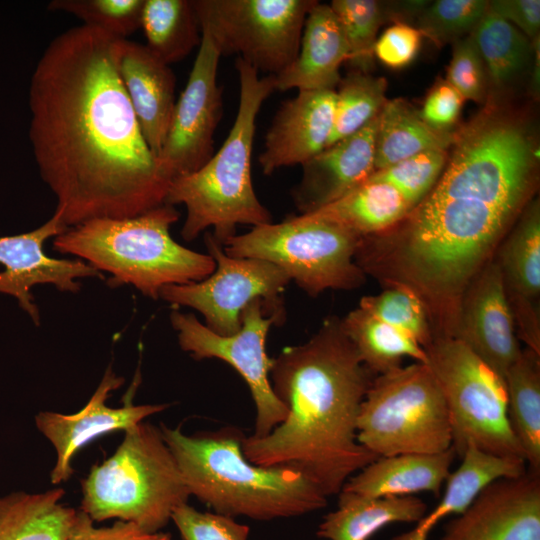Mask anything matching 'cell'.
<instances>
[{"label": "cell", "instance_id": "37", "mask_svg": "<svg viewBox=\"0 0 540 540\" xmlns=\"http://www.w3.org/2000/svg\"><path fill=\"white\" fill-rule=\"evenodd\" d=\"M329 5L344 31L348 62L354 70L369 73L374 65L377 32L385 22L381 1L333 0Z\"/></svg>", "mask_w": 540, "mask_h": 540}, {"label": "cell", "instance_id": "6", "mask_svg": "<svg viewBox=\"0 0 540 540\" xmlns=\"http://www.w3.org/2000/svg\"><path fill=\"white\" fill-rule=\"evenodd\" d=\"M538 152L528 119L488 97L454 130L445 169L424 199L474 201L520 214L536 191Z\"/></svg>", "mask_w": 540, "mask_h": 540}, {"label": "cell", "instance_id": "44", "mask_svg": "<svg viewBox=\"0 0 540 540\" xmlns=\"http://www.w3.org/2000/svg\"><path fill=\"white\" fill-rule=\"evenodd\" d=\"M464 101L462 95L446 79H441L427 94L419 110L420 116L433 129L453 131Z\"/></svg>", "mask_w": 540, "mask_h": 540}, {"label": "cell", "instance_id": "26", "mask_svg": "<svg viewBox=\"0 0 540 540\" xmlns=\"http://www.w3.org/2000/svg\"><path fill=\"white\" fill-rule=\"evenodd\" d=\"M337 509L323 517L317 536L327 540H369L392 523H416L427 512L414 496L367 497L340 491Z\"/></svg>", "mask_w": 540, "mask_h": 540}, {"label": "cell", "instance_id": "21", "mask_svg": "<svg viewBox=\"0 0 540 540\" xmlns=\"http://www.w3.org/2000/svg\"><path fill=\"white\" fill-rule=\"evenodd\" d=\"M377 124L378 116L301 165V179L292 190L300 215L338 200L374 172Z\"/></svg>", "mask_w": 540, "mask_h": 540}, {"label": "cell", "instance_id": "18", "mask_svg": "<svg viewBox=\"0 0 540 540\" xmlns=\"http://www.w3.org/2000/svg\"><path fill=\"white\" fill-rule=\"evenodd\" d=\"M68 227L56 212L37 229L15 236L0 237V293L15 296L19 305L39 324V311L33 303L31 288L37 284H53L61 291L77 292V278L100 277L103 274L81 260L56 259L46 255L44 244L50 237Z\"/></svg>", "mask_w": 540, "mask_h": 540}, {"label": "cell", "instance_id": "12", "mask_svg": "<svg viewBox=\"0 0 540 540\" xmlns=\"http://www.w3.org/2000/svg\"><path fill=\"white\" fill-rule=\"evenodd\" d=\"M201 32L221 56L276 75L296 57L315 0H193Z\"/></svg>", "mask_w": 540, "mask_h": 540}, {"label": "cell", "instance_id": "5", "mask_svg": "<svg viewBox=\"0 0 540 540\" xmlns=\"http://www.w3.org/2000/svg\"><path fill=\"white\" fill-rule=\"evenodd\" d=\"M235 67L239 106L225 142L197 171L172 181L165 198V204H183L186 208L181 230L186 241L212 228L213 238L223 246L236 235L238 224L255 227L272 222L271 213L254 191L251 157L256 118L264 101L275 91V77H260L241 58H237Z\"/></svg>", "mask_w": 540, "mask_h": 540}, {"label": "cell", "instance_id": "23", "mask_svg": "<svg viewBox=\"0 0 540 540\" xmlns=\"http://www.w3.org/2000/svg\"><path fill=\"white\" fill-rule=\"evenodd\" d=\"M349 47L343 28L329 4L309 11L295 59L275 77V91L335 90L340 67L348 62Z\"/></svg>", "mask_w": 540, "mask_h": 540}, {"label": "cell", "instance_id": "46", "mask_svg": "<svg viewBox=\"0 0 540 540\" xmlns=\"http://www.w3.org/2000/svg\"><path fill=\"white\" fill-rule=\"evenodd\" d=\"M488 9L517 28L532 43L539 39V0H493L489 1Z\"/></svg>", "mask_w": 540, "mask_h": 540}, {"label": "cell", "instance_id": "36", "mask_svg": "<svg viewBox=\"0 0 540 540\" xmlns=\"http://www.w3.org/2000/svg\"><path fill=\"white\" fill-rule=\"evenodd\" d=\"M359 307L382 322L410 335L424 349L434 338L425 302L406 285H387V288L377 295L362 297Z\"/></svg>", "mask_w": 540, "mask_h": 540}, {"label": "cell", "instance_id": "25", "mask_svg": "<svg viewBox=\"0 0 540 540\" xmlns=\"http://www.w3.org/2000/svg\"><path fill=\"white\" fill-rule=\"evenodd\" d=\"M459 467L446 479L440 502L416 522V526L391 540H428L435 526L446 517L459 515L490 483L505 477L523 475L527 463L521 458L497 456L474 444L467 445Z\"/></svg>", "mask_w": 540, "mask_h": 540}, {"label": "cell", "instance_id": "4", "mask_svg": "<svg viewBox=\"0 0 540 540\" xmlns=\"http://www.w3.org/2000/svg\"><path fill=\"white\" fill-rule=\"evenodd\" d=\"M190 492L215 513L259 521L304 515L327 505V496L288 466H259L242 451L245 437L235 427L191 436L161 424Z\"/></svg>", "mask_w": 540, "mask_h": 540}, {"label": "cell", "instance_id": "39", "mask_svg": "<svg viewBox=\"0 0 540 540\" xmlns=\"http://www.w3.org/2000/svg\"><path fill=\"white\" fill-rule=\"evenodd\" d=\"M144 0H53L48 9L71 14L83 25L118 39L140 28Z\"/></svg>", "mask_w": 540, "mask_h": 540}, {"label": "cell", "instance_id": "32", "mask_svg": "<svg viewBox=\"0 0 540 540\" xmlns=\"http://www.w3.org/2000/svg\"><path fill=\"white\" fill-rule=\"evenodd\" d=\"M341 323L361 361L374 375L401 367L405 357L427 364L425 349L413 337L359 306L341 319Z\"/></svg>", "mask_w": 540, "mask_h": 540}, {"label": "cell", "instance_id": "47", "mask_svg": "<svg viewBox=\"0 0 540 540\" xmlns=\"http://www.w3.org/2000/svg\"><path fill=\"white\" fill-rule=\"evenodd\" d=\"M540 42L539 39L535 42V51H534V57L531 64V70L529 72L530 74V81H529V94L534 98H539V55H540Z\"/></svg>", "mask_w": 540, "mask_h": 540}, {"label": "cell", "instance_id": "38", "mask_svg": "<svg viewBox=\"0 0 540 540\" xmlns=\"http://www.w3.org/2000/svg\"><path fill=\"white\" fill-rule=\"evenodd\" d=\"M487 0H437L429 2L414 22L423 37L436 46L468 36L488 10Z\"/></svg>", "mask_w": 540, "mask_h": 540}, {"label": "cell", "instance_id": "14", "mask_svg": "<svg viewBox=\"0 0 540 540\" xmlns=\"http://www.w3.org/2000/svg\"><path fill=\"white\" fill-rule=\"evenodd\" d=\"M205 243L216 263L213 273L197 282L166 285L160 298L197 310L205 326L222 336L240 330L244 310L256 300L284 308L282 294L290 279L283 270L265 260L227 255L210 232L205 234Z\"/></svg>", "mask_w": 540, "mask_h": 540}, {"label": "cell", "instance_id": "30", "mask_svg": "<svg viewBox=\"0 0 540 540\" xmlns=\"http://www.w3.org/2000/svg\"><path fill=\"white\" fill-rule=\"evenodd\" d=\"M484 62L488 97L502 98L526 71L531 68L535 41L489 9L470 33Z\"/></svg>", "mask_w": 540, "mask_h": 540}, {"label": "cell", "instance_id": "35", "mask_svg": "<svg viewBox=\"0 0 540 540\" xmlns=\"http://www.w3.org/2000/svg\"><path fill=\"white\" fill-rule=\"evenodd\" d=\"M386 87L384 78L356 70L341 79L335 91L334 125L327 147L355 134L380 114L388 100Z\"/></svg>", "mask_w": 540, "mask_h": 540}, {"label": "cell", "instance_id": "22", "mask_svg": "<svg viewBox=\"0 0 540 540\" xmlns=\"http://www.w3.org/2000/svg\"><path fill=\"white\" fill-rule=\"evenodd\" d=\"M116 56L120 79L156 158L168 134L176 104L175 75L170 65L156 57L145 44L119 39Z\"/></svg>", "mask_w": 540, "mask_h": 540}, {"label": "cell", "instance_id": "8", "mask_svg": "<svg viewBox=\"0 0 540 540\" xmlns=\"http://www.w3.org/2000/svg\"><path fill=\"white\" fill-rule=\"evenodd\" d=\"M82 493L80 510L93 521L116 518L152 533L191 496L161 430L143 421L125 430L114 454L91 468Z\"/></svg>", "mask_w": 540, "mask_h": 540}, {"label": "cell", "instance_id": "16", "mask_svg": "<svg viewBox=\"0 0 540 540\" xmlns=\"http://www.w3.org/2000/svg\"><path fill=\"white\" fill-rule=\"evenodd\" d=\"M439 540H540V472L487 485Z\"/></svg>", "mask_w": 540, "mask_h": 540}, {"label": "cell", "instance_id": "3", "mask_svg": "<svg viewBox=\"0 0 540 540\" xmlns=\"http://www.w3.org/2000/svg\"><path fill=\"white\" fill-rule=\"evenodd\" d=\"M520 214L458 199H424L398 224L362 237L355 262L386 285L413 289L428 306L457 313L473 278Z\"/></svg>", "mask_w": 540, "mask_h": 540}, {"label": "cell", "instance_id": "27", "mask_svg": "<svg viewBox=\"0 0 540 540\" xmlns=\"http://www.w3.org/2000/svg\"><path fill=\"white\" fill-rule=\"evenodd\" d=\"M412 209L392 185L367 178L338 200L306 215L333 222L366 237L395 226Z\"/></svg>", "mask_w": 540, "mask_h": 540}, {"label": "cell", "instance_id": "9", "mask_svg": "<svg viewBox=\"0 0 540 540\" xmlns=\"http://www.w3.org/2000/svg\"><path fill=\"white\" fill-rule=\"evenodd\" d=\"M357 440L376 457L436 454L452 447L450 414L427 364L376 375L361 403Z\"/></svg>", "mask_w": 540, "mask_h": 540}, {"label": "cell", "instance_id": "34", "mask_svg": "<svg viewBox=\"0 0 540 540\" xmlns=\"http://www.w3.org/2000/svg\"><path fill=\"white\" fill-rule=\"evenodd\" d=\"M502 247L498 261L508 298L529 300L540 293V204L531 200Z\"/></svg>", "mask_w": 540, "mask_h": 540}, {"label": "cell", "instance_id": "19", "mask_svg": "<svg viewBox=\"0 0 540 540\" xmlns=\"http://www.w3.org/2000/svg\"><path fill=\"white\" fill-rule=\"evenodd\" d=\"M124 382L109 367L88 403L77 413L61 414L40 412L35 416L38 430L56 450V464L51 482L60 484L73 474L72 458L79 449L99 436L117 430H127L146 417L164 410L167 405H134L130 402L120 408L105 404L110 393Z\"/></svg>", "mask_w": 540, "mask_h": 540}, {"label": "cell", "instance_id": "31", "mask_svg": "<svg viewBox=\"0 0 540 540\" xmlns=\"http://www.w3.org/2000/svg\"><path fill=\"white\" fill-rule=\"evenodd\" d=\"M507 412L528 468L540 472V355L526 348L507 370Z\"/></svg>", "mask_w": 540, "mask_h": 540}, {"label": "cell", "instance_id": "40", "mask_svg": "<svg viewBox=\"0 0 540 540\" xmlns=\"http://www.w3.org/2000/svg\"><path fill=\"white\" fill-rule=\"evenodd\" d=\"M447 159L448 150L430 149L376 170L368 178L389 183L415 208L438 182Z\"/></svg>", "mask_w": 540, "mask_h": 540}, {"label": "cell", "instance_id": "29", "mask_svg": "<svg viewBox=\"0 0 540 540\" xmlns=\"http://www.w3.org/2000/svg\"><path fill=\"white\" fill-rule=\"evenodd\" d=\"M454 130L433 129L421 118L419 110L402 98L387 100L378 115L374 171L426 150H448Z\"/></svg>", "mask_w": 540, "mask_h": 540}, {"label": "cell", "instance_id": "42", "mask_svg": "<svg viewBox=\"0 0 540 540\" xmlns=\"http://www.w3.org/2000/svg\"><path fill=\"white\" fill-rule=\"evenodd\" d=\"M171 520L183 540H248V525L219 513L201 512L184 503L174 509Z\"/></svg>", "mask_w": 540, "mask_h": 540}, {"label": "cell", "instance_id": "41", "mask_svg": "<svg viewBox=\"0 0 540 540\" xmlns=\"http://www.w3.org/2000/svg\"><path fill=\"white\" fill-rule=\"evenodd\" d=\"M446 80L465 100L486 102L489 95L487 72L470 34L453 43Z\"/></svg>", "mask_w": 540, "mask_h": 540}, {"label": "cell", "instance_id": "15", "mask_svg": "<svg viewBox=\"0 0 540 540\" xmlns=\"http://www.w3.org/2000/svg\"><path fill=\"white\" fill-rule=\"evenodd\" d=\"M201 35L188 81L176 100L168 134L156 157L159 173L169 184L197 171L212 157L222 117V91L217 83L221 55L209 36Z\"/></svg>", "mask_w": 540, "mask_h": 540}, {"label": "cell", "instance_id": "28", "mask_svg": "<svg viewBox=\"0 0 540 540\" xmlns=\"http://www.w3.org/2000/svg\"><path fill=\"white\" fill-rule=\"evenodd\" d=\"M65 492H16L0 497V540H68L78 510L61 503Z\"/></svg>", "mask_w": 540, "mask_h": 540}, {"label": "cell", "instance_id": "20", "mask_svg": "<svg viewBox=\"0 0 540 540\" xmlns=\"http://www.w3.org/2000/svg\"><path fill=\"white\" fill-rule=\"evenodd\" d=\"M335 90H307L285 101L266 134L258 161L262 172L302 165L329 142L335 115Z\"/></svg>", "mask_w": 540, "mask_h": 540}, {"label": "cell", "instance_id": "11", "mask_svg": "<svg viewBox=\"0 0 540 540\" xmlns=\"http://www.w3.org/2000/svg\"><path fill=\"white\" fill-rule=\"evenodd\" d=\"M425 352L448 407L456 456L472 443L487 453L525 460L508 419L504 379L457 338L435 335Z\"/></svg>", "mask_w": 540, "mask_h": 540}, {"label": "cell", "instance_id": "33", "mask_svg": "<svg viewBox=\"0 0 540 540\" xmlns=\"http://www.w3.org/2000/svg\"><path fill=\"white\" fill-rule=\"evenodd\" d=\"M140 28L147 48L168 65L186 58L202 38L193 0H144Z\"/></svg>", "mask_w": 540, "mask_h": 540}, {"label": "cell", "instance_id": "43", "mask_svg": "<svg viewBox=\"0 0 540 540\" xmlns=\"http://www.w3.org/2000/svg\"><path fill=\"white\" fill-rule=\"evenodd\" d=\"M422 37L416 27L394 23L377 38L374 57L391 69L404 68L416 58Z\"/></svg>", "mask_w": 540, "mask_h": 540}, {"label": "cell", "instance_id": "17", "mask_svg": "<svg viewBox=\"0 0 540 540\" xmlns=\"http://www.w3.org/2000/svg\"><path fill=\"white\" fill-rule=\"evenodd\" d=\"M451 337L462 341L503 379L521 353L498 262L489 260L464 291Z\"/></svg>", "mask_w": 540, "mask_h": 540}, {"label": "cell", "instance_id": "24", "mask_svg": "<svg viewBox=\"0 0 540 540\" xmlns=\"http://www.w3.org/2000/svg\"><path fill=\"white\" fill-rule=\"evenodd\" d=\"M456 454H399L378 457L352 475L341 491L367 497L411 496L431 492L438 496L450 474Z\"/></svg>", "mask_w": 540, "mask_h": 540}, {"label": "cell", "instance_id": "7", "mask_svg": "<svg viewBox=\"0 0 540 540\" xmlns=\"http://www.w3.org/2000/svg\"><path fill=\"white\" fill-rule=\"evenodd\" d=\"M179 218L173 205L162 204L128 218H96L56 236L54 249L76 255L98 271L111 274V286L131 284L152 299L166 285L205 279L216 267L209 254L190 250L170 235Z\"/></svg>", "mask_w": 540, "mask_h": 540}, {"label": "cell", "instance_id": "1", "mask_svg": "<svg viewBox=\"0 0 540 540\" xmlns=\"http://www.w3.org/2000/svg\"><path fill=\"white\" fill-rule=\"evenodd\" d=\"M118 40L72 27L48 44L31 78L32 150L68 228L147 212L164 204L170 185L120 79Z\"/></svg>", "mask_w": 540, "mask_h": 540}, {"label": "cell", "instance_id": "13", "mask_svg": "<svg viewBox=\"0 0 540 540\" xmlns=\"http://www.w3.org/2000/svg\"><path fill=\"white\" fill-rule=\"evenodd\" d=\"M285 319L284 308L262 300L244 310L240 330L230 336L214 333L192 313L173 311L170 320L183 351L196 360L217 358L232 366L247 383L256 407L253 437L267 436L281 424L287 406L276 396L270 381L272 358L266 353V337L272 325Z\"/></svg>", "mask_w": 540, "mask_h": 540}, {"label": "cell", "instance_id": "2", "mask_svg": "<svg viewBox=\"0 0 540 540\" xmlns=\"http://www.w3.org/2000/svg\"><path fill=\"white\" fill-rule=\"evenodd\" d=\"M373 379L341 320H325L308 341L272 358L271 385L288 414L267 436L244 437L245 457L259 466L291 467L325 496L339 494L378 458L357 440L360 406Z\"/></svg>", "mask_w": 540, "mask_h": 540}, {"label": "cell", "instance_id": "10", "mask_svg": "<svg viewBox=\"0 0 540 540\" xmlns=\"http://www.w3.org/2000/svg\"><path fill=\"white\" fill-rule=\"evenodd\" d=\"M361 239L338 224L303 214L236 234L223 249L231 257L268 261L308 295L317 296L364 283L365 273L355 262Z\"/></svg>", "mask_w": 540, "mask_h": 540}, {"label": "cell", "instance_id": "45", "mask_svg": "<svg viewBox=\"0 0 540 540\" xmlns=\"http://www.w3.org/2000/svg\"><path fill=\"white\" fill-rule=\"evenodd\" d=\"M93 520L78 510V517L68 540H172L169 533L147 532L132 522L117 520L108 527H95Z\"/></svg>", "mask_w": 540, "mask_h": 540}]
</instances>
